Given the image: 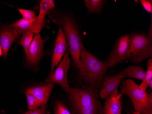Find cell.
<instances>
[{
    "label": "cell",
    "instance_id": "15",
    "mask_svg": "<svg viewBox=\"0 0 152 114\" xmlns=\"http://www.w3.org/2000/svg\"><path fill=\"white\" fill-rule=\"evenodd\" d=\"M76 109L78 114H104L102 106L99 101Z\"/></svg>",
    "mask_w": 152,
    "mask_h": 114
},
{
    "label": "cell",
    "instance_id": "22",
    "mask_svg": "<svg viewBox=\"0 0 152 114\" xmlns=\"http://www.w3.org/2000/svg\"><path fill=\"white\" fill-rule=\"evenodd\" d=\"M18 11L21 14L23 18L26 20L31 23L35 22L36 17L35 13L34 11L24 9H18Z\"/></svg>",
    "mask_w": 152,
    "mask_h": 114
},
{
    "label": "cell",
    "instance_id": "20",
    "mask_svg": "<svg viewBox=\"0 0 152 114\" xmlns=\"http://www.w3.org/2000/svg\"><path fill=\"white\" fill-rule=\"evenodd\" d=\"M152 80V59L149 58L147 62V71L146 72L145 76L142 80L140 87L143 91H146L149 82Z\"/></svg>",
    "mask_w": 152,
    "mask_h": 114
},
{
    "label": "cell",
    "instance_id": "5",
    "mask_svg": "<svg viewBox=\"0 0 152 114\" xmlns=\"http://www.w3.org/2000/svg\"><path fill=\"white\" fill-rule=\"evenodd\" d=\"M130 44V35H123L116 41L111 53L103 61L107 69L115 65L128 61Z\"/></svg>",
    "mask_w": 152,
    "mask_h": 114
},
{
    "label": "cell",
    "instance_id": "9",
    "mask_svg": "<svg viewBox=\"0 0 152 114\" xmlns=\"http://www.w3.org/2000/svg\"><path fill=\"white\" fill-rule=\"evenodd\" d=\"M68 47L63 30L59 27L56 40L55 41L52 58L51 72L53 71L61 61Z\"/></svg>",
    "mask_w": 152,
    "mask_h": 114
},
{
    "label": "cell",
    "instance_id": "2",
    "mask_svg": "<svg viewBox=\"0 0 152 114\" xmlns=\"http://www.w3.org/2000/svg\"><path fill=\"white\" fill-rule=\"evenodd\" d=\"M82 68L80 75L88 88L98 94L101 89L107 69L103 61L99 60L85 48L80 55Z\"/></svg>",
    "mask_w": 152,
    "mask_h": 114
},
{
    "label": "cell",
    "instance_id": "6",
    "mask_svg": "<svg viewBox=\"0 0 152 114\" xmlns=\"http://www.w3.org/2000/svg\"><path fill=\"white\" fill-rule=\"evenodd\" d=\"M63 89L76 108L88 105L99 101L98 94L85 87H69Z\"/></svg>",
    "mask_w": 152,
    "mask_h": 114
},
{
    "label": "cell",
    "instance_id": "7",
    "mask_svg": "<svg viewBox=\"0 0 152 114\" xmlns=\"http://www.w3.org/2000/svg\"><path fill=\"white\" fill-rule=\"evenodd\" d=\"M69 54V52L67 50L63 60L61 61L56 68L50 72L49 76L45 80V82L58 84L63 89L69 87L67 79V72L69 69L71 63Z\"/></svg>",
    "mask_w": 152,
    "mask_h": 114
},
{
    "label": "cell",
    "instance_id": "23",
    "mask_svg": "<svg viewBox=\"0 0 152 114\" xmlns=\"http://www.w3.org/2000/svg\"><path fill=\"white\" fill-rule=\"evenodd\" d=\"M54 114H72L68 110L63 101H58L56 103L54 110Z\"/></svg>",
    "mask_w": 152,
    "mask_h": 114
},
{
    "label": "cell",
    "instance_id": "16",
    "mask_svg": "<svg viewBox=\"0 0 152 114\" xmlns=\"http://www.w3.org/2000/svg\"><path fill=\"white\" fill-rule=\"evenodd\" d=\"M126 76L130 78L142 80L145 76L146 71L140 66H130L124 69Z\"/></svg>",
    "mask_w": 152,
    "mask_h": 114
},
{
    "label": "cell",
    "instance_id": "4",
    "mask_svg": "<svg viewBox=\"0 0 152 114\" xmlns=\"http://www.w3.org/2000/svg\"><path fill=\"white\" fill-rule=\"evenodd\" d=\"M152 56V40L143 34L130 35L128 61L137 63Z\"/></svg>",
    "mask_w": 152,
    "mask_h": 114
},
{
    "label": "cell",
    "instance_id": "18",
    "mask_svg": "<svg viewBox=\"0 0 152 114\" xmlns=\"http://www.w3.org/2000/svg\"><path fill=\"white\" fill-rule=\"evenodd\" d=\"M103 0H85L84 3L88 13L99 14L101 13L103 6L105 3Z\"/></svg>",
    "mask_w": 152,
    "mask_h": 114
},
{
    "label": "cell",
    "instance_id": "13",
    "mask_svg": "<svg viewBox=\"0 0 152 114\" xmlns=\"http://www.w3.org/2000/svg\"><path fill=\"white\" fill-rule=\"evenodd\" d=\"M54 87V84L47 83L46 85L34 86L26 91L25 93L31 94L40 101L42 106L45 107L51 93Z\"/></svg>",
    "mask_w": 152,
    "mask_h": 114
},
{
    "label": "cell",
    "instance_id": "19",
    "mask_svg": "<svg viewBox=\"0 0 152 114\" xmlns=\"http://www.w3.org/2000/svg\"><path fill=\"white\" fill-rule=\"evenodd\" d=\"M34 33L32 32L27 31L23 33L19 44L23 46L25 52L26 56L28 54V49L33 39Z\"/></svg>",
    "mask_w": 152,
    "mask_h": 114
},
{
    "label": "cell",
    "instance_id": "28",
    "mask_svg": "<svg viewBox=\"0 0 152 114\" xmlns=\"http://www.w3.org/2000/svg\"><path fill=\"white\" fill-rule=\"evenodd\" d=\"M3 55V53H2V49H1V47L0 46V56H1Z\"/></svg>",
    "mask_w": 152,
    "mask_h": 114
},
{
    "label": "cell",
    "instance_id": "11",
    "mask_svg": "<svg viewBox=\"0 0 152 114\" xmlns=\"http://www.w3.org/2000/svg\"><path fill=\"white\" fill-rule=\"evenodd\" d=\"M19 36L18 32L10 26L1 27L0 30V46L4 58L7 57L12 44Z\"/></svg>",
    "mask_w": 152,
    "mask_h": 114
},
{
    "label": "cell",
    "instance_id": "8",
    "mask_svg": "<svg viewBox=\"0 0 152 114\" xmlns=\"http://www.w3.org/2000/svg\"><path fill=\"white\" fill-rule=\"evenodd\" d=\"M48 38L43 40L39 33L36 34L28 49L26 55V60L31 66L36 65L39 62L41 58L44 55L43 48Z\"/></svg>",
    "mask_w": 152,
    "mask_h": 114
},
{
    "label": "cell",
    "instance_id": "1",
    "mask_svg": "<svg viewBox=\"0 0 152 114\" xmlns=\"http://www.w3.org/2000/svg\"><path fill=\"white\" fill-rule=\"evenodd\" d=\"M49 16L53 22L63 30L68 43V51L76 66L80 69L82 68L80 55L84 47L77 25L68 14L57 13L50 14Z\"/></svg>",
    "mask_w": 152,
    "mask_h": 114
},
{
    "label": "cell",
    "instance_id": "25",
    "mask_svg": "<svg viewBox=\"0 0 152 114\" xmlns=\"http://www.w3.org/2000/svg\"><path fill=\"white\" fill-rule=\"evenodd\" d=\"M45 107L41 106V107L38 108L33 110H30L23 114H45Z\"/></svg>",
    "mask_w": 152,
    "mask_h": 114
},
{
    "label": "cell",
    "instance_id": "14",
    "mask_svg": "<svg viewBox=\"0 0 152 114\" xmlns=\"http://www.w3.org/2000/svg\"><path fill=\"white\" fill-rule=\"evenodd\" d=\"M49 13L47 3L45 0L41 1L40 4V11L38 16L36 17L33 23L32 32L36 34L39 33L41 30L45 26L46 24V15Z\"/></svg>",
    "mask_w": 152,
    "mask_h": 114
},
{
    "label": "cell",
    "instance_id": "21",
    "mask_svg": "<svg viewBox=\"0 0 152 114\" xmlns=\"http://www.w3.org/2000/svg\"><path fill=\"white\" fill-rule=\"evenodd\" d=\"M27 101V107L30 110H33L42 106L40 101L31 94L25 93Z\"/></svg>",
    "mask_w": 152,
    "mask_h": 114
},
{
    "label": "cell",
    "instance_id": "12",
    "mask_svg": "<svg viewBox=\"0 0 152 114\" xmlns=\"http://www.w3.org/2000/svg\"><path fill=\"white\" fill-rule=\"evenodd\" d=\"M122 94L115 90L106 99L103 110L104 114H121Z\"/></svg>",
    "mask_w": 152,
    "mask_h": 114
},
{
    "label": "cell",
    "instance_id": "27",
    "mask_svg": "<svg viewBox=\"0 0 152 114\" xmlns=\"http://www.w3.org/2000/svg\"><path fill=\"white\" fill-rule=\"evenodd\" d=\"M148 86L150 87V89H152V80H151V81H150V82H149Z\"/></svg>",
    "mask_w": 152,
    "mask_h": 114
},
{
    "label": "cell",
    "instance_id": "17",
    "mask_svg": "<svg viewBox=\"0 0 152 114\" xmlns=\"http://www.w3.org/2000/svg\"><path fill=\"white\" fill-rule=\"evenodd\" d=\"M33 23H31L24 18H20L10 26L20 35L26 32L32 31Z\"/></svg>",
    "mask_w": 152,
    "mask_h": 114
},
{
    "label": "cell",
    "instance_id": "24",
    "mask_svg": "<svg viewBox=\"0 0 152 114\" xmlns=\"http://www.w3.org/2000/svg\"><path fill=\"white\" fill-rule=\"evenodd\" d=\"M141 5L143 8L148 13L152 14V1L151 0H141L140 1Z\"/></svg>",
    "mask_w": 152,
    "mask_h": 114
},
{
    "label": "cell",
    "instance_id": "26",
    "mask_svg": "<svg viewBox=\"0 0 152 114\" xmlns=\"http://www.w3.org/2000/svg\"><path fill=\"white\" fill-rule=\"evenodd\" d=\"M45 1L47 3L49 12L54 11L55 8L54 1L53 0H45Z\"/></svg>",
    "mask_w": 152,
    "mask_h": 114
},
{
    "label": "cell",
    "instance_id": "3",
    "mask_svg": "<svg viewBox=\"0 0 152 114\" xmlns=\"http://www.w3.org/2000/svg\"><path fill=\"white\" fill-rule=\"evenodd\" d=\"M121 93L132 101L136 111L141 114H152V94L143 91L134 80L127 79L122 83Z\"/></svg>",
    "mask_w": 152,
    "mask_h": 114
},
{
    "label": "cell",
    "instance_id": "10",
    "mask_svg": "<svg viewBox=\"0 0 152 114\" xmlns=\"http://www.w3.org/2000/svg\"><path fill=\"white\" fill-rule=\"evenodd\" d=\"M127 77L124 71L114 75L107 76L103 79L102 86L99 91L101 98H107L115 90H117L123 79Z\"/></svg>",
    "mask_w": 152,
    "mask_h": 114
},
{
    "label": "cell",
    "instance_id": "29",
    "mask_svg": "<svg viewBox=\"0 0 152 114\" xmlns=\"http://www.w3.org/2000/svg\"><path fill=\"white\" fill-rule=\"evenodd\" d=\"M141 114L140 112H137V111H135V112H134V114Z\"/></svg>",
    "mask_w": 152,
    "mask_h": 114
}]
</instances>
